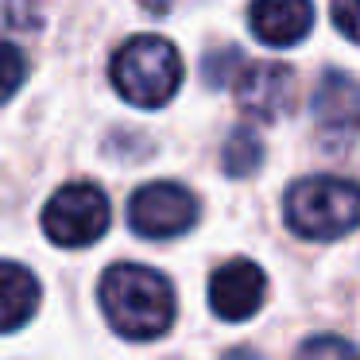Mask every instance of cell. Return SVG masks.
<instances>
[{
    "mask_svg": "<svg viewBox=\"0 0 360 360\" xmlns=\"http://www.w3.org/2000/svg\"><path fill=\"white\" fill-rule=\"evenodd\" d=\"M97 298L109 326L128 341H155L174 321V287L155 267L112 264L101 275Z\"/></svg>",
    "mask_w": 360,
    "mask_h": 360,
    "instance_id": "6da1fadb",
    "label": "cell"
},
{
    "mask_svg": "<svg viewBox=\"0 0 360 360\" xmlns=\"http://www.w3.org/2000/svg\"><path fill=\"white\" fill-rule=\"evenodd\" d=\"M287 225L306 240H337L360 229V186L337 174L298 179L287 190Z\"/></svg>",
    "mask_w": 360,
    "mask_h": 360,
    "instance_id": "7a4b0ae2",
    "label": "cell"
},
{
    "mask_svg": "<svg viewBox=\"0 0 360 360\" xmlns=\"http://www.w3.org/2000/svg\"><path fill=\"white\" fill-rule=\"evenodd\" d=\"M112 86L136 109H159L182 86V58L159 35H136L112 58Z\"/></svg>",
    "mask_w": 360,
    "mask_h": 360,
    "instance_id": "3957f363",
    "label": "cell"
},
{
    "mask_svg": "<svg viewBox=\"0 0 360 360\" xmlns=\"http://www.w3.org/2000/svg\"><path fill=\"white\" fill-rule=\"evenodd\" d=\"M109 229V198L94 182H70L43 210V233L63 248H86Z\"/></svg>",
    "mask_w": 360,
    "mask_h": 360,
    "instance_id": "277c9868",
    "label": "cell"
},
{
    "mask_svg": "<svg viewBox=\"0 0 360 360\" xmlns=\"http://www.w3.org/2000/svg\"><path fill=\"white\" fill-rule=\"evenodd\" d=\"M198 221V198L179 182H148L128 198V225L143 240H171Z\"/></svg>",
    "mask_w": 360,
    "mask_h": 360,
    "instance_id": "5b68a950",
    "label": "cell"
},
{
    "mask_svg": "<svg viewBox=\"0 0 360 360\" xmlns=\"http://www.w3.org/2000/svg\"><path fill=\"white\" fill-rule=\"evenodd\" d=\"M314 120L326 151H349L360 140V82L345 70H326L314 89Z\"/></svg>",
    "mask_w": 360,
    "mask_h": 360,
    "instance_id": "8992f818",
    "label": "cell"
},
{
    "mask_svg": "<svg viewBox=\"0 0 360 360\" xmlns=\"http://www.w3.org/2000/svg\"><path fill=\"white\" fill-rule=\"evenodd\" d=\"M233 86L236 109L256 124H271L295 109V70L287 63H244Z\"/></svg>",
    "mask_w": 360,
    "mask_h": 360,
    "instance_id": "52a82bcc",
    "label": "cell"
},
{
    "mask_svg": "<svg viewBox=\"0 0 360 360\" xmlns=\"http://www.w3.org/2000/svg\"><path fill=\"white\" fill-rule=\"evenodd\" d=\"M267 298V275L252 259H229L210 279V306L225 321H248Z\"/></svg>",
    "mask_w": 360,
    "mask_h": 360,
    "instance_id": "ba28073f",
    "label": "cell"
},
{
    "mask_svg": "<svg viewBox=\"0 0 360 360\" xmlns=\"http://www.w3.org/2000/svg\"><path fill=\"white\" fill-rule=\"evenodd\" d=\"M248 24L267 47H295L310 35L314 8L306 0H264V4H252Z\"/></svg>",
    "mask_w": 360,
    "mask_h": 360,
    "instance_id": "9c48e42d",
    "label": "cell"
},
{
    "mask_svg": "<svg viewBox=\"0 0 360 360\" xmlns=\"http://www.w3.org/2000/svg\"><path fill=\"white\" fill-rule=\"evenodd\" d=\"M39 279L24 264L0 259V333H16L39 310Z\"/></svg>",
    "mask_w": 360,
    "mask_h": 360,
    "instance_id": "30bf717a",
    "label": "cell"
},
{
    "mask_svg": "<svg viewBox=\"0 0 360 360\" xmlns=\"http://www.w3.org/2000/svg\"><path fill=\"white\" fill-rule=\"evenodd\" d=\"M259 163H264V140L256 136V128H236L225 140V148H221V167H225V174L248 179V174L259 171Z\"/></svg>",
    "mask_w": 360,
    "mask_h": 360,
    "instance_id": "8fae6325",
    "label": "cell"
},
{
    "mask_svg": "<svg viewBox=\"0 0 360 360\" xmlns=\"http://www.w3.org/2000/svg\"><path fill=\"white\" fill-rule=\"evenodd\" d=\"M240 70H244V55H240L236 47H217V51H210V55H205V66H202L205 86H210V89L233 86V82L240 78Z\"/></svg>",
    "mask_w": 360,
    "mask_h": 360,
    "instance_id": "7c38bea8",
    "label": "cell"
},
{
    "mask_svg": "<svg viewBox=\"0 0 360 360\" xmlns=\"http://www.w3.org/2000/svg\"><path fill=\"white\" fill-rule=\"evenodd\" d=\"M24 82H27V58H24V51L0 39V105L8 101V97L24 86Z\"/></svg>",
    "mask_w": 360,
    "mask_h": 360,
    "instance_id": "4fadbf2b",
    "label": "cell"
},
{
    "mask_svg": "<svg viewBox=\"0 0 360 360\" xmlns=\"http://www.w3.org/2000/svg\"><path fill=\"white\" fill-rule=\"evenodd\" d=\"M295 360H360V352L352 349L345 337L321 333V337H310V341L295 352Z\"/></svg>",
    "mask_w": 360,
    "mask_h": 360,
    "instance_id": "5bb4252c",
    "label": "cell"
},
{
    "mask_svg": "<svg viewBox=\"0 0 360 360\" xmlns=\"http://www.w3.org/2000/svg\"><path fill=\"white\" fill-rule=\"evenodd\" d=\"M329 16H333L337 32L349 35L352 43H360V0H337Z\"/></svg>",
    "mask_w": 360,
    "mask_h": 360,
    "instance_id": "9a60e30c",
    "label": "cell"
},
{
    "mask_svg": "<svg viewBox=\"0 0 360 360\" xmlns=\"http://www.w3.org/2000/svg\"><path fill=\"white\" fill-rule=\"evenodd\" d=\"M0 20H4V24H16V20H24L27 27H39V12L35 8H0Z\"/></svg>",
    "mask_w": 360,
    "mask_h": 360,
    "instance_id": "2e32d148",
    "label": "cell"
},
{
    "mask_svg": "<svg viewBox=\"0 0 360 360\" xmlns=\"http://www.w3.org/2000/svg\"><path fill=\"white\" fill-rule=\"evenodd\" d=\"M221 360H264V356H256L252 349H233V352H225Z\"/></svg>",
    "mask_w": 360,
    "mask_h": 360,
    "instance_id": "e0dca14e",
    "label": "cell"
}]
</instances>
